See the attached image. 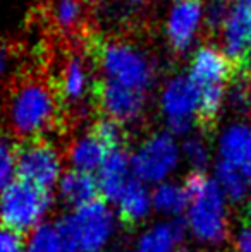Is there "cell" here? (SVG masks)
I'll return each instance as SVG.
<instances>
[{
    "instance_id": "6da1fadb",
    "label": "cell",
    "mask_w": 251,
    "mask_h": 252,
    "mask_svg": "<svg viewBox=\"0 0 251 252\" xmlns=\"http://www.w3.org/2000/svg\"><path fill=\"white\" fill-rule=\"evenodd\" d=\"M188 192L186 230L203 246H218L229 235L227 197L215 179L203 172H193L184 180Z\"/></svg>"
},
{
    "instance_id": "7a4b0ae2",
    "label": "cell",
    "mask_w": 251,
    "mask_h": 252,
    "mask_svg": "<svg viewBox=\"0 0 251 252\" xmlns=\"http://www.w3.org/2000/svg\"><path fill=\"white\" fill-rule=\"evenodd\" d=\"M57 93L43 79H24L12 90L7 101V126L16 136L35 141L57 122Z\"/></svg>"
},
{
    "instance_id": "3957f363",
    "label": "cell",
    "mask_w": 251,
    "mask_h": 252,
    "mask_svg": "<svg viewBox=\"0 0 251 252\" xmlns=\"http://www.w3.org/2000/svg\"><path fill=\"white\" fill-rule=\"evenodd\" d=\"M71 252H105L117 232V216L107 201L72 209L57 221Z\"/></svg>"
},
{
    "instance_id": "277c9868",
    "label": "cell",
    "mask_w": 251,
    "mask_h": 252,
    "mask_svg": "<svg viewBox=\"0 0 251 252\" xmlns=\"http://www.w3.org/2000/svg\"><path fill=\"white\" fill-rule=\"evenodd\" d=\"M52 209L48 190L16 179L0 194V225L17 233H31L45 223Z\"/></svg>"
},
{
    "instance_id": "5b68a950",
    "label": "cell",
    "mask_w": 251,
    "mask_h": 252,
    "mask_svg": "<svg viewBox=\"0 0 251 252\" xmlns=\"http://www.w3.org/2000/svg\"><path fill=\"white\" fill-rule=\"evenodd\" d=\"M100 65L105 81L146 94L153 83V65L144 53L127 43L114 41L102 48Z\"/></svg>"
},
{
    "instance_id": "8992f818",
    "label": "cell",
    "mask_w": 251,
    "mask_h": 252,
    "mask_svg": "<svg viewBox=\"0 0 251 252\" xmlns=\"http://www.w3.org/2000/svg\"><path fill=\"white\" fill-rule=\"evenodd\" d=\"M181 159V148L171 132H157L143 141L131 155L134 179L146 184L167 182Z\"/></svg>"
},
{
    "instance_id": "52a82bcc",
    "label": "cell",
    "mask_w": 251,
    "mask_h": 252,
    "mask_svg": "<svg viewBox=\"0 0 251 252\" xmlns=\"http://www.w3.org/2000/svg\"><path fill=\"white\" fill-rule=\"evenodd\" d=\"M16 173L19 180L50 192L64 175L62 156L48 141H26L17 150Z\"/></svg>"
},
{
    "instance_id": "ba28073f",
    "label": "cell",
    "mask_w": 251,
    "mask_h": 252,
    "mask_svg": "<svg viewBox=\"0 0 251 252\" xmlns=\"http://www.w3.org/2000/svg\"><path fill=\"white\" fill-rule=\"evenodd\" d=\"M160 106L169 132L172 136H188L200 112V88L189 76H176L165 84Z\"/></svg>"
},
{
    "instance_id": "9c48e42d",
    "label": "cell",
    "mask_w": 251,
    "mask_h": 252,
    "mask_svg": "<svg viewBox=\"0 0 251 252\" xmlns=\"http://www.w3.org/2000/svg\"><path fill=\"white\" fill-rule=\"evenodd\" d=\"M98 100L108 119L119 124H129L141 117L146 103V94L104 79L100 84Z\"/></svg>"
},
{
    "instance_id": "30bf717a",
    "label": "cell",
    "mask_w": 251,
    "mask_h": 252,
    "mask_svg": "<svg viewBox=\"0 0 251 252\" xmlns=\"http://www.w3.org/2000/svg\"><path fill=\"white\" fill-rule=\"evenodd\" d=\"M224 53L231 62H246L251 55V3L238 0L222 28Z\"/></svg>"
},
{
    "instance_id": "8fae6325",
    "label": "cell",
    "mask_w": 251,
    "mask_h": 252,
    "mask_svg": "<svg viewBox=\"0 0 251 252\" xmlns=\"http://www.w3.org/2000/svg\"><path fill=\"white\" fill-rule=\"evenodd\" d=\"M218 161L238 168L251 184V126L236 122L227 126L217 139Z\"/></svg>"
},
{
    "instance_id": "7c38bea8",
    "label": "cell",
    "mask_w": 251,
    "mask_h": 252,
    "mask_svg": "<svg viewBox=\"0 0 251 252\" xmlns=\"http://www.w3.org/2000/svg\"><path fill=\"white\" fill-rule=\"evenodd\" d=\"M201 21V0H176L167 19V36L176 50L184 52L186 48H189Z\"/></svg>"
},
{
    "instance_id": "4fadbf2b",
    "label": "cell",
    "mask_w": 251,
    "mask_h": 252,
    "mask_svg": "<svg viewBox=\"0 0 251 252\" xmlns=\"http://www.w3.org/2000/svg\"><path fill=\"white\" fill-rule=\"evenodd\" d=\"M232 62L224 52L214 47H201L194 53L188 76L200 90L208 86H225L232 74Z\"/></svg>"
},
{
    "instance_id": "5bb4252c",
    "label": "cell",
    "mask_w": 251,
    "mask_h": 252,
    "mask_svg": "<svg viewBox=\"0 0 251 252\" xmlns=\"http://www.w3.org/2000/svg\"><path fill=\"white\" fill-rule=\"evenodd\" d=\"M134 180L131 168V156L124 150L110 151L105 158L102 168L97 172L98 190L107 202L114 204L122 190Z\"/></svg>"
},
{
    "instance_id": "9a60e30c",
    "label": "cell",
    "mask_w": 251,
    "mask_h": 252,
    "mask_svg": "<svg viewBox=\"0 0 251 252\" xmlns=\"http://www.w3.org/2000/svg\"><path fill=\"white\" fill-rule=\"evenodd\" d=\"M186 226L178 220L155 223L136 240L133 252H186Z\"/></svg>"
},
{
    "instance_id": "2e32d148",
    "label": "cell",
    "mask_w": 251,
    "mask_h": 252,
    "mask_svg": "<svg viewBox=\"0 0 251 252\" xmlns=\"http://www.w3.org/2000/svg\"><path fill=\"white\" fill-rule=\"evenodd\" d=\"M107 155L108 150L102 144V141L98 139L93 130L74 137L67 150L71 170L90 173V175L97 173L102 168Z\"/></svg>"
},
{
    "instance_id": "e0dca14e",
    "label": "cell",
    "mask_w": 251,
    "mask_h": 252,
    "mask_svg": "<svg viewBox=\"0 0 251 252\" xmlns=\"http://www.w3.org/2000/svg\"><path fill=\"white\" fill-rule=\"evenodd\" d=\"M55 189H57L59 199L72 209L83 208V206L97 201V196L100 194L97 177L77 172V170L64 172Z\"/></svg>"
},
{
    "instance_id": "ac0fdd59",
    "label": "cell",
    "mask_w": 251,
    "mask_h": 252,
    "mask_svg": "<svg viewBox=\"0 0 251 252\" xmlns=\"http://www.w3.org/2000/svg\"><path fill=\"white\" fill-rule=\"evenodd\" d=\"M117 208L119 218L122 221L129 223V225H138V223L144 221L153 209V202H151V192L146 189L143 182L134 179L129 186L122 190L119 199L114 202Z\"/></svg>"
},
{
    "instance_id": "d6986e66",
    "label": "cell",
    "mask_w": 251,
    "mask_h": 252,
    "mask_svg": "<svg viewBox=\"0 0 251 252\" xmlns=\"http://www.w3.org/2000/svg\"><path fill=\"white\" fill-rule=\"evenodd\" d=\"M88 70L81 57H71L62 67L61 79H59V91L67 103H79L84 100L88 93Z\"/></svg>"
},
{
    "instance_id": "ffe728a7",
    "label": "cell",
    "mask_w": 251,
    "mask_h": 252,
    "mask_svg": "<svg viewBox=\"0 0 251 252\" xmlns=\"http://www.w3.org/2000/svg\"><path fill=\"white\" fill-rule=\"evenodd\" d=\"M151 202H153V209L160 215L172 216V218L182 215L188 208V192L184 184L181 186L171 180L158 184L151 192Z\"/></svg>"
},
{
    "instance_id": "44dd1931",
    "label": "cell",
    "mask_w": 251,
    "mask_h": 252,
    "mask_svg": "<svg viewBox=\"0 0 251 252\" xmlns=\"http://www.w3.org/2000/svg\"><path fill=\"white\" fill-rule=\"evenodd\" d=\"M214 179L222 189L224 196L231 202H243L248 199L251 184L245 179L241 172L227 163L217 161L214 168Z\"/></svg>"
},
{
    "instance_id": "7402d4cb",
    "label": "cell",
    "mask_w": 251,
    "mask_h": 252,
    "mask_svg": "<svg viewBox=\"0 0 251 252\" xmlns=\"http://www.w3.org/2000/svg\"><path fill=\"white\" fill-rule=\"evenodd\" d=\"M24 252H71L57 223H41L28 233Z\"/></svg>"
},
{
    "instance_id": "603a6c76",
    "label": "cell",
    "mask_w": 251,
    "mask_h": 252,
    "mask_svg": "<svg viewBox=\"0 0 251 252\" xmlns=\"http://www.w3.org/2000/svg\"><path fill=\"white\" fill-rule=\"evenodd\" d=\"M84 14L83 0H54L50 16L54 24L64 33H71L79 26Z\"/></svg>"
},
{
    "instance_id": "cb8c5ba5",
    "label": "cell",
    "mask_w": 251,
    "mask_h": 252,
    "mask_svg": "<svg viewBox=\"0 0 251 252\" xmlns=\"http://www.w3.org/2000/svg\"><path fill=\"white\" fill-rule=\"evenodd\" d=\"M225 100V86H208L200 90V117L201 122H214L218 117Z\"/></svg>"
},
{
    "instance_id": "d4e9b609",
    "label": "cell",
    "mask_w": 251,
    "mask_h": 252,
    "mask_svg": "<svg viewBox=\"0 0 251 252\" xmlns=\"http://www.w3.org/2000/svg\"><path fill=\"white\" fill-rule=\"evenodd\" d=\"M93 132L97 134V137L102 141L105 148L110 151H119V150H124V143H126V132H124V127L122 124L115 122V120L105 119L98 120L93 127Z\"/></svg>"
},
{
    "instance_id": "484cf974",
    "label": "cell",
    "mask_w": 251,
    "mask_h": 252,
    "mask_svg": "<svg viewBox=\"0 0 251 252\" xmlns=\"http://www.w3.org/2000/svg\"><path fill=\"white\" fill-rule=\"evenodd\" d=\"M16 158L17 150L14 143L5 134H0V194L17 179Z\"/></svg>"
},
{
    "instance_id": "4316f807",
    "label": "cell",
    "mask_w": 251,
    "mask_h": 252,
    "mask_svg": "<svg viewBox=\"0 0 251 252\" xmlns=\"http://www.w3.org/2000/svg\"><path fill=\"white\" fill-rule=\"evenodd\" d=\"M181 153L184 159L193 166L194 172H203V168L210 161V150L200 136H188L181 148Z\"/></svg>"
},
{
    "instance_id": "83f0119b",
    "label": "cell",
    "mask_w": 251,
    "mask_h": 252,
    "mask_svg": "<svg viewBox=\"0 0 251 252\" xmlns=\"http://www.w3.org/2000/svg\"><path fill=\"white\" fill-rule=\"evenodd\" d=\"M232 5L229 0H212L207 7V12H205V21H207L208 28L210 30H222L227 23Z\"/></svg>"
},
{
    "instance_id": "f1b7e54d",
    "label": "cell",
    "mask_w": 251,
    "mask_h": 252,
    "mask_svg": "<svg viewBox=\"0 0 251 252\" xmlns=\"http://www.w3.org/2000/svg\"><path fill=\"white\" fill-rule=\"evenodd\" d=\"M227 101L232 106V110L239 113H250L251 112V88L246 83H236L229 90Z\"/></svg>"
},
{
    "instance_id": "f546056e",
    "label": "cell",
    "mask_w": 251,
    "mask_h": 252,
    "mask_svg": "<svg viewBox=\"0 0 251 252\" xmlns=\"http://www.w3.org/2000/svg\"><path fill=\"white\" fill-rule=\"evenodd\" d=\"M24 246L21 233L0 225V252H24Z\"/></svg>"
},
{
    "instance_id": "4dcf8cb0",
    "label": "cell",
    "mask_w": 251,
    "mask_h": 252,
    "mask_svg": "<svg viewBox=\"0 0 251 252\" xmlns=\"http://www.w3.org/2000/svg\"><path fill=\"white\" fill-rule=\"evenodd\" d=\"M234 252H251V223H246L236 233Z\"/></svg>"
},
{
    "instance_id": "1f68e13d",
    "label": "cell",
    "mask_w": 251,
    "mask_h": 252,
    "mask_svg": "<svg viewBox=\"0 0 251 252\" xmlns=\"http://www.w3.org/2000/svg\"><path fill=\"white\" fill-rule=\"evenodd\" d=\"M10 67H12V59H10V53L5 47L0 45V88L3 86V83L7 81L10 74Z\"/></svg>"
},
{
    "instance_id": "d6a6232c",
    "label": "cell",
    "mask_w": 251,
    "mask_h": 252,
    "mask_svg": "<svg viewBox=\"0 0 251 252\" xmlns=\"http://www.w3.org/2000/svg\"><path fill=\"white\" fill-rule=\"evenodd\" d=\"M129 2H131V3H141L143 0H129Z\"/></svg>"
},
{
    "instance_id": "836d02e7",
    "label": "cell",
    "mask_w": 251,
    "mask_h": 252,
    "mask_svg": "<svg viewBox=\"0 0 251 252\" xmlns=\"http://www.w3.org/2000/svg\"><path fill=\"white\" fill-rule=\"evenodd\" d=\"M246 2H250V3H251V0H246Z\"/></svg>"
}]
</instances>
